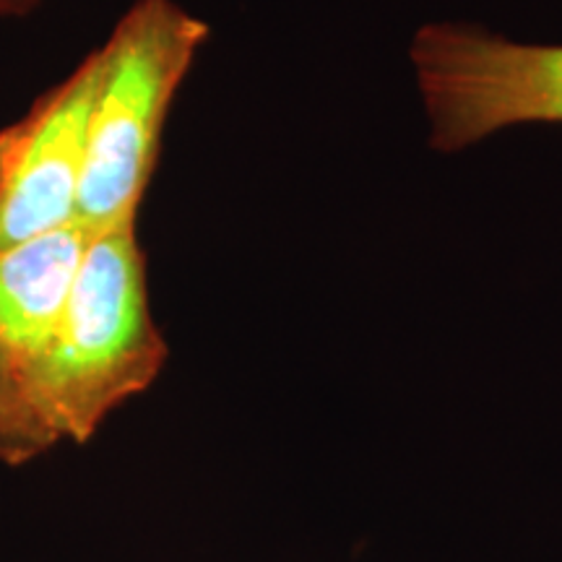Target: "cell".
<instances>
[{"instance_id": "6da1fadb", "label": "cell", "mask_w": 562, "mask_h": 562, "mask_svg": "<svg viewBox=\"0 0 562 562\" xmlns=\"http://www.w3.org/2000/svg\"><path fill=\"white\" fill-rule=\"evenodd\" d=\"M170 347L151 313L138 220L97 232L30 404L58 442L87 446L104 422L157 383Z\"/></svg>"}, {"instance_id": "7a4b0ae2", "label": "cell", "mask_w": 562, "mask_h": 562, "mask_svg": "<svg viewBox=\"0 0 562 562\" xmlns=\"http://www.w3.org/2000/svg\"><path fill=\"white\" fill-rule=\"evenodd\" d=\"M209 24L178 0H133L100 45L76 220L94 232L138 220L175 94Z\"/></svg>"}, {"instance_id": "3957f363", "label": "cell", "mask_w": 562, "mask_h": 562, "mask_svg": "<svg viewBox=\"0 0 562 562\" xmlns=\"http://www.w3.org/2000/svg\"><path fill=\"white\" fill-rule=\"evenodd\" d=\"M412 63L438 151L526 123L562 125V45H526L472 24H427Z\"/></svg>"}, {"instance_id": "277c9868", "label": "cell", "mask_w": 562, "mask_h": 562, "mask_svg": "<svg viewBox=\"0 0 562 562\" xmlns=\"http://www.w3.org/2000/svg\"><path fill=\"white\" fill-rule=\"evenodd\" d=\"M100 47L0 131V252L76 222Z\"/></svg>"}, {"instance_id": "5b68a950", "label": "cell", "mask_w": 562, "mask_h": 562, "mask_svg": "<svg viewBox=\"0 0 562 562\" xmlns=\"http://www.w3.org/2000/svg\"><path fill=\"white\" fill-rule=\"evenodd\" d=\"M94 235L76 220L0 252V375L26 404Z\"/></svg>"}, {"instance_id": "8992f818", "label": "cell", "mask_w": 562, "mask_h": 562, "mask_svg": "<svg viewBox=\"0 0 562 562\" xmlns=\"http://www.w3.org/2000/svg\"><path fill=\"white\" fill-rule=\"evenodd\" d=\"M55 435L26 404V398L0 375V467H24L50 453Z\"/></svg>"}, {"instance_id": "52a82bcc", "label": "cell", "mask_w": 562, "mask_h": 562, "mask_svg": "<svg viewBox=\"0 0 562 562\" xmlns=\"http://www.w3.org/2000/svg\"><path fill=\"white\" fill-rule=\"evenodd\" d=\"M45 0H0V21L24 19L32 11H37Z\"/></svg>"}]
</instances>
